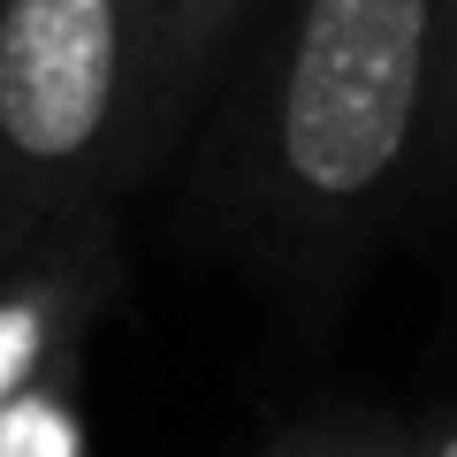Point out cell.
Wrapping results in <instances>:
<instances>
[{
    "instance_id": "cell-7",
    "label": "cell",
    "mask_w": 457,
    "mask_h": 457,
    "mask_svg": "<svg viewBox=\"0 0 457 457\" xmlns=\"http://www.w3.org/2000/svg\"><path fill=\"white\" fill-rule=\"evenodd\" d=\"M404 457H457V411H442V420H420V427H404Z\"/></svg>"
},
{
    "instance_id": "cell-5",
    "label": "cell",
    "mask_w": 457,
    "mask_h": 457,
    "mask_svg": "<svg viewBox=\"0 0 457 457\" xmlns=\"http://www.w3.org/2000/svg\"><path fill=\"white\" fill-rule=\"evenodd\" d=\"M260 457H404V427L366 420V411H336V420H305Z\"/></svg>"
},
{
    "instance_id": "cell-1",
    "label": "cell",
    "mask_w": 457,
    "mask_h": 457,
    "mask_svg": "<svg viewBox=\"0 0 457 457\" xmlns=\"http://www.w3.org/2000/svg\"><path fill=\"white\" fill-rule=\"evenodd\" d=\"M153 84L161 0H0V267L92 221Z\"/></svg>"
},
{
    "instance_id": "cell-3",
    "label": "cell",
    "mask_w": 457,
    "mask_h": 457,
    "mask_svg": "<svg viewBox=\"0 0 457 457\" xmlns=\"http://www.w3.org/2000/svg\"><path fill=\"white\" fill-rule=\"evenodd\" d=\"M99 252H107L99 221H84L46 237L38 252H23L16 267H0V404L54 366H77V336L107 290Z\"/></svg>"
},
{
    "instance_id": "cell-2",
    "label": "cell",
    "mask_w": 457,
    "mask_h": 457,
    "mask_svg": "<svg viewBox=\"0 0 457 457\" xmlns=\"http://www.w3.org/2000/svg\"><path fill=\"white\" fill-rule=\"evenodd\" d=\"M427 99V0H305L275 84V183L305 221L359 213L404 168Z\"/></svg>"
},
{
    "instance_id": "cell-6",
    "label": "cell",
    "mask_w": 457,
    "mask_h": 457,
    "mask_svg": "<svg viewBox=\"0 0 457 457\" xmlns=\"http://www.w3.org/2000/svg\"><path fill=\"white\" fill-rule=\"evenodd\" d=\"M228 8H237V0H161V84H153V122H161L168 92H176V84L198 69L206 31L228 16Z\"/></svg>"
},
{
    "instance_id": "cell-4",
    "label": "cell",
    "mask_w": 457,
    "mask_h": 457,
    "mask_svg": "<svg viewBox=\"0 0 457 457\" xmlns=\"http://www.w3.org/2000/svg\"><path fill=\"white\" fill-rule=\"evenodd\" d=\"M0 457H84V420L69 396V366L38 374L0 404Z\"/></svg>"
}]
</instances>
